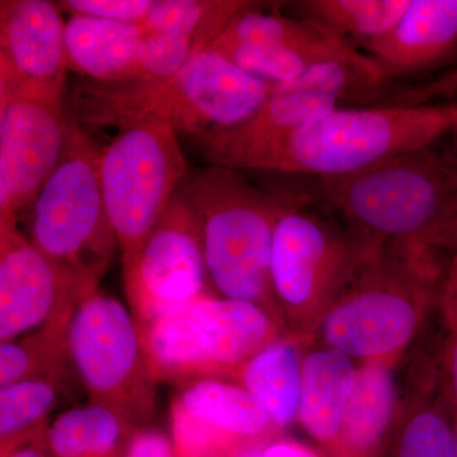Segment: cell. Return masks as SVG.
I'll list each match as a JSON object with an SVG mask.
<instances>
[{"instance_id": "obj_3", "label": "cell", "mask_w": 457, "mask_h": 457, "mask_svg": "<svg viewBox=\"0 0 457 457\" xmlns=\"http://www.w3.org/2000/svg\"><path fill=\"white\" fill-rule=\"evenodd\" d=\"M456 130L457 104L338 108L231 156L221 167L326 179L435 146Z\"/></svg>"}, {"instance_id": "obj_9", "label": "cell", "mask_w": 457, "mask_h": 457, "mask_svg": "<svg viewBox=\"0 0 457 457\" xmlns=\"http://www.w3.org/2000/svg\"><path fill=\"white\" fill-rule=\"evenodd\" d=\"M390 78L365 53L321 62L293 79L275 84L249 121L200 141L204 161L221 165L258 144L296 130L345 107L384 106Z\"/></svg>"}, {"instance_id": "obj_32", "label": "cell", "mask_w": 457, "mask_h": 457, "mask_svg": "<svg viewBox=\"0 0 457 457\" xmlns=\"http://www.w3.org/2000/svg\"><path fill=\"white\" fill-rule=\"evenodd\" d=\"M260 457H320L294 442L278 441L261 450Z\"/></svg>"}, {"instance_id": "obj_8", "label": "cell", "mask_w": 457, "mask_h": 457, "mask_svg": "<svg viewBox=\"0 0 457 457\" xmlns=\"http://www.w3.org/2000/svg\"><path fill=\"white\" fill-rule=\"evenodd\" d=\"M66 352L90 400L116 409L134 423L153 413L158 381L146 360L139 324L116 297L95 291L78 303L66 330Z\"/></svg>"}, {"instance_id": "obj_17", "label": "cell", "mask_w": 457, "mask_h": 457, "mask_svg": "<svg viewBox=\"0 0 457 457\" xmlns=\"http://www.w3.org/2000/svg\"><path fill=\"white\" fill-rule=\"evenodd\" d=\"M252 2L158 0L141 23L140 64L147 74L168 78L206 50L230 21Z\"/></svg>"}, {"instance_id": "obj_13", "label": "cell", "mask_w": 457, "mask_h": 457, "mask_svg": "<svg viewBox=\"0 0 457 457\" xmlns=\"http://www.w3.org/2000/svg\"><path fill=\"white\" fill-rule=\"evenodd\" d=\"M207 49L270 84L286 82L312 66L360 51L308 21L263 11L254 2L237 13Z\"/></svg>"}, {"instance_id": "obj_6", "label": "cell", "mask_w": 457, "mask_h": 457, "mask_svg": "<svg viewBox=\"0 0 457 457\" xmlns=\"http://www.w3.org/2000/svg\"><path fill=\"white\" fill-rule=\"evenodd\" d=\"M139 328L158 383L185 385L239 372L276 339L267 309L215 294Z\"/></svg>"}, {"instance_id": "obj_15", "label": "cell", "mask_w": 457, "mask_h": 457, "mask_svg": "<svg viewBox=\"0 0 457 457\" xmlns=\"http://www.w3.org/2000/svg\"><path fill=\"white\" fill-rule=\"evenodd\" d=\"M170 426L179 457H231L273 423L242 385L204 378L182 385L171 400Z\"/></svg>"}, {"instance_id": "obj_10", "label": "cell", "mask_w": 457, "mask_h": 457, "mask_svg": "<svg viewBox=\"0 0 457 457\" xmlns=\"http://www.w3.org/2000/svg\"><path fill=\"white\" fill-rule=\"evenodd\" d=\"M309 204L286 212L273 236L270 287L275 303L290 312L341 293L378 245L345 222L309 212Z\"/></svg>"}, {"instance_id": "obj_22", "label": "cell", "mask_w": 457, "mask_h": 457, "mask_svg": "<svg viewBox=\"0 0 457 457\" xmlns=\"http://www.w3.org/2000/svg\"><path fill=\"white\" fill-rule=\"evenodd\" d=\"M409 4L411 0H305L293 7L296 17L359 50L386 35Z\"/></svg>"}, {"instance_id": "obj_25", "label": "cell", "mask_w": 457, "mask_h": 457, "mask_svg": "<svg viewBox=\"0 0 457 457\" xmlns=\"http://www.w3.org/2000/svg\"><path fill=\"white\" fill-rule=\"evenodd\" d=\"M395 396L390 370L380 363H370L356 371L342 433L353 449H372L389 426Z\"/></svg>"}, {"instance_id": "obj_12", "label": "cell", "mask_w": 457, "mask_h": 457, "mask_svg": "<svg viewBox=\"0 0 457 457\" xmlns=\"http://www.w3.org/2000/svg\"><path fill=\"white\" fill-rule=\"evenodd\" d=\"M73 119L66 101L0 92V224H18L62 162Z\"/></svg>"}, {"instance_id": "obj_14", "label": "cell", "mask_w": 457, "mask_h": 457, "mask_svg": "<svg viewBox=\"0 0 457 457\" xmlns=\"http://www.w3.org/2000/svg\"><path fill=\"white\" fill-rule=\"evenodd\" d=\"M95 291L42 254L17 224H0V341L71 318Z\"/></svg>"}, {"instance_id": "obj_16", "label": "cell", "mask_w": 457, "mask_h": 457, "mask_svg": "<svg viewBox=\"0 0 457 457\" xmlns=\"http://www.w3.org/2000/svg\"><path fill=\"white\" fill-rule=\"evenodd\" d=\"M65 22L49 0L0 2V92L66 97Z\"/></svg>"}, {"instance_id": "obj_18", "label": "cell", "mask_w": 457, "mask_h": 457, "mask_svg": "<svg viewBox=\"0 0 457 457\" xmlns=\"http://www.w3.org/2000/svg\"><path fill=\"white\" fill-rule=\"evenodd\" d=\"M363 50L390 79L449 62L457 53V0H411L396 25Z\"/></svg>"}, {"instance_id": "obj_23", "label": "cell", "mask_w": 457, "mask_h": 457, "mask_svg": "<svg viewBox=\"0 0 457 457\" xmlns=\"http://www.w3.org/2000/svg\"><path fill=\"white\" fill-rule=\"evenodd\" d=\"M302 365L293 343L275 339L239 371L242 386L263 405L273 426H288L299 416Z\"/></svg>"}, {"instance_id": "obj_28", "label": "cell", "mask_w": 457, "mask_h": 457, "mask_svg": "<svg viewBox=\"0 0 457 457\" xmlns=\"http://www.w3.org/2000/svg\"><path fill=\"white\" fill-rule=\"evenodd\" d=\"M155 2L152 0H64L57 2L71 16L99 18L113 22L141 25L149 16Z\"/></svg>"}, {"instance_id": "obj_19", "label": "cell", "mask_w": 457, "mask_h": 457, "mask_svg": "<svg viewBox=\"0 0 457 457\" xmlns=\"http://www.w3.org/2000/svg\"><path fill=\"white\" fill-rule=\"evenodd\" d=\"M143 37L141 25L71 16L65 22L68 71L96 83L134 79Z\"/></svg>"}, {"instance_id": "obj_31", "label": "cell", "mask_w": 457, "mask_h": 457, "mask_svg": "<svg viewBox=\"0 0 457 457\" xmlns=\"http://www.w3.org/2000/svg\"><path fill=\"white\" fill-rule=\"evenodd\" d=\"M441 288L445 309L457 312V252L447 266Z\"/></svg>"}, {"instance_id": "obj_2", "label": "cell", "mask_w": 457, "mask_h": 457, "mask_svg": "<svg viewBox=\"0 0 457 457\" xmlns=\"http://www.w3.org/2000/svg\"><path fill=\"white\" fill-rule=\"evenodd\" d=\"M320 203L375 245L420 243L457 252V168L435 146L389 156L343 176L309 179Z\"/></svg>"}, {"instance_id": "obj_20", "label": "cell", "mask_w": 457, "mask_h": 457, "mask_svg": "<svg viewBox=\"0 0 457 457\" xmlns=\"http://www.w3.org/2000/svg\"><path fill=\"white\" fill-rule=\"evenodd\" d=\"M356 370L351 357L328 348L303 360L299 417L312 437L330 441L342 431Z\"/></svg>"}, {"instance_id": "obj_26", "label": "cell", "mask_w": 457, "mask_h": 457, "mask_svg": "<svg viewBox=\"0 0 457 457\" xmlns=\"http://www.w3.org/2000/svg\"><path fill=\"white\" fill-rule=\"evenodd\" d=\"M71 318L12 341L0 343V386L35 378L68 380L73 372L66 352V330Z\"/></svg>"}, {"instance_id": "obj_29", "label": "cell", "mask_w": 457, "mask_h": 457, "mask_svg": "<svg viewBox=\"0 0 457 457\" xmlns=\"http://www.w3.org/2000/svg\"><path fill=\"white\" fill-rule=\"evenodd\" d=\"M123 457H179L170 435L161 429L137 428Z\"/></svg>"}, {"instance_id": "obj_35", "label": "cell", "mask_w": 457, "mask_h": 457, "mask_svg": "<svg viewBox=\"0 0 457 457\" xmlns=\"http://www.w3.org/2000/svg\"><path fill=\"white\" fill-rule=\"evenodd\" d=\"M261 451L257 450H245L243 453H237L231 457H260Z\"/></svg>"}, {"instance_id": "obj_24", "label": "cell", "mask_w": 457, "mask_h": 457, "mask_svg": "<svg viewBox=\"0 0 457 457\" xmlns=\"http://www.w3.org/2000/svg\"><path fill=\"white\" fill-rule=\"evenodd\" d=\"M68 380L35 378L0 389V457L42 437Z\"/></svg>"}, {"instance_id": "obj_7", "label": "cell", "mask_w": 457, "mask_h": 457, "mask_svg": "<svg viewBox=\"0 0 457 457\" xmlns=\"http://www.w3.org/2000/svg\"><path fill=\"white\" fill-rule=\"evenodd\" d=\"M188 168L170 123L120 129L99 155V179L122 261L152 233L179 192Z\"/></svg>"}, {"instance_id": "obj_4", "label": "cell", "mask_w": 457, "mask_h": 457, "mask_svg": "<svg viewBox=\"0 0 457 457\" xmlns=\"http://www.w3.org/2000/svg\"><path fill=\"white\" fill-rule=\"evenodd\" d=\"M179 189L201 222L213 290L270 311L276 305L270 276L276 225L294 207L311 203L303 186L263 187L242 170L207 164L188 171Z\"/></svg>"}, {"instance_id": "obj_33", "label": "cell", "mask_w": 457, "mask_h": 457, "mask_svg": "<svg viewBox=\"0 0 457 457\" xmlns=\"http://www.w3.org/2000/svg\"><path fill=\"white\" fill-rule=\"evenodd\" d=\"M44 436L21 445L3 457H51L45 445Z\"/></svg>"}, {"instance_id": "obj_21", "label": "cell", "mask_w": 457, "mask_h": 457, "mask_svg": "<svg viewBox=\"0 0 457 457\" xmlns=\"http://www.w3.org/2000/svg\"><path fill=\"white\" fill-rule=\"evenodd\" d=\"M135 429L130 418L90 400L59 414L44 441L51 457H123Z\"/></svg>"}, {"instance_id": "obj_30", "label": "cell", "mask_w": 457, "mask_h": 457, "mask_svg": "<svg viewBox=\"0 0 457 457\" xmlns=\"http://www.w3.org/2000/svg\"><path fill=\"white\" fill-rule=\"evenodd\" d=\"M450 324V338L445 351L446 395L457 422V312L445 309Z\"/></svg>"}, {"instance_id": "obj_5", "label": "cell", "mask_w": 457, "mask_h": 457, "mask_svg": "<svg viewBox=\"0 0 457 457\" xmlns=\"http://www.w3.org/2000/svg\"><path fill=\"white\" fill-rule=\"evenodd\" d=\"M95 140L71 122L62 162L27 212V237L42 254L97 288L119 248L108 218Z\"/></svg>"}, {"instance_id": "obj_34", "label": "cell", "mask_w": 457, "mask_h": 457, "mask_svg": "<svg viewBox=\"0 0 457 457\" xmlns=\"http://www.w3.org/2000/svg\"><path fill=\"white\" fill-rule=\"evenodd\" d=\"M447 137H449V144H447L446 149H444V152L457 168V130Z\"/></svg>"}, {"instance_id": "obj_1", "label": "cell", "mask_w": 457, "mask_h": 457, "mask_svg": "<svg viewBox=\"0 0 457 457\" xmlns=\"http://www.w3.org/2000/svg\"><path fill=\"white\" fill-rule=\"evenodd\" d=\"M273 86L206 49L179 73L162 79H82L71 89L66 107L82 126H116L120 130L132 123L164 121L200 143L249 121Z\"/></svg>"}, {"instance_id": "obj_36", "label": "cell", "mask_w": 457, "mask_h": 457, "mask_svg": "<svg viewBox=\"0 0 457 457\" xmlns=\"http://www.w3.org/2000/svg\"><path fill=\"white\" fill-rule=\"evenodd\" d=\"M453 433H455V449H456V456H457V422L455 428H453Z\"/></svg>"}, {"instance_id": "obj_11", "label": "cell", "mask_w": 457, "mask_h": 457, "mask_svg": "<svg viewBox=\"0 0 457 457\" xmlns=\"http://www.w3.org/2000/svg\"><path fill=\"white\" fill-rule=\"evenodd\" d=\"M122 266L126 299L139 326L213 295L203 228L180 189L152 233Z\"/></svg>"}, {"instance_id": "obj_27", "label": "cell", "mask_w": 457, "mask_h": 457, "mask_svg": "<svg viewBox=\"0 0 457 457\" xmlns=\"http://www.w3.org/2000/svg\"><path fill=\"white\" fill-rule=\"evenodd\" d=\"M396 457H457L447 414L438 408L418 411L403 429Z\"/></svg>"}]
</instances>
